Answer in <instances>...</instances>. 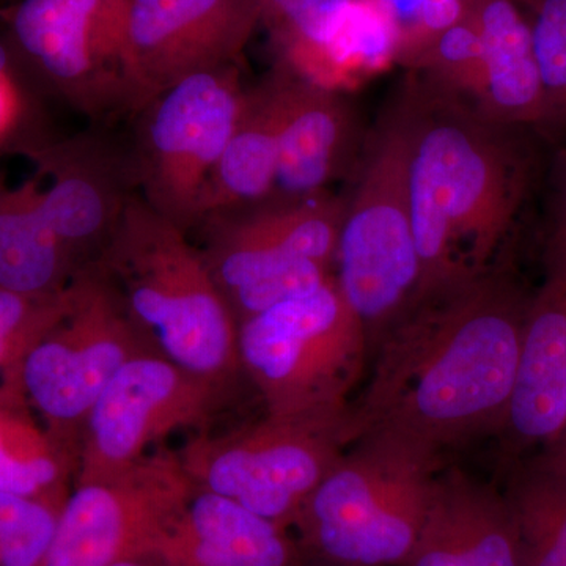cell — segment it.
Segmentation results:
<instances>
[{
    "label": "cell",
    "mask_w": 566,
    "mask_h": 566,
    "mask_svg": "<svg viewBox=\"0 0 566 566\" xmlns=\"http://www.w3.org/2000/svg\"><path fill=\"white\" fill-rule=\"evenodd\" d=\"M532 36L546 118L542 136L566 142V0H535Z\"/></svg>",
    "instance_id": "obj_26"
},
{
    "label": "cell",
    "mask_w": 566,
    "mask_h": 566,
    "mask_svg": "<svg viewBox=\"0 0 566 566\" xmlns=\"http://www.w3.org/2000/svg\"><path fill=\"white\" fill-rule=\"evenodd\" d=\"M41 178L10 185L0 175V289L48 297L65 292L76 264L41 207Z\"/></svg>",
    "instance_id": "obj_20"
},
{
    "label": "cell",
    "mask_w": 566,
    "mask_h": 566,
    "mask_svg": "<svg viewBox=\"0 0 566 566\" xmlns=\"http://www.w3.org/2000/svg\"><path fill=\"white\" fill-rule=\"evenodd\" d=\"M126 11L128 0H20L0 10V31L52 102L117 126L139 111Z\"/></svg>",
    "instance_id": "obj_7"
},
{
    "label": "cell",
    "mask_w": 566,
    "mask_h": 566,
    "mask_svg": "<svg viewBox=\"0 0 566 566\" xmlns=\"http://www.w3.org/2000/svg\"><path fill=\"white\" fill-rule=\"evenodd\" d=\"M279 65L316 84L331 85L333 57L357 0H259Z\"/></svg>",
    "instance_id": "obj_23"
},
{
    "label": "cell",
    "mask_w": 566,
    "mask_h": 566,
    "mask_svg": "<svg viewBox=\"0 0 566 566\" xmlns=\"http://www.w3.org/2000/svg\"><path fill=\"white\" fill-rule=\"evenodd\" d=\"M485 65L482 114L542 136L546 109L532 22L520 0H469Z\"/></svg>",
    "instance_id": "obj_19"
},
{
    "label": "cell",
    "mask_w": 566,
    "mask_h": 566,
    "mask_svg": "<svg viewBox=\"0 0 566 566\" xmlns=\"http://www.w3.org/2000/svg\"><path fill=\"white\" fill-rule=\"evenodd\" d=\"M63 504L0 493V566H41L54 542Z\"/></svg>",
    "instance_id": "obj_27"
},
{
    "label": "cell",
    "mask_w": 566,
    "mask_h": 566,
    "mask_svg": "<svg viewBox=\"0 0 566 566\" xmlns=\"http://www.w3.org/2000/svg\"><path fill=\"white\" fill-rule=\"evenodd\" d=\"M415 115L411 84L363 144L335 252V282L363 324L370 359L422 285L411 211Z\"/></svg>",
    "instance_id": "obj_5"
},
{
    "label": "cell",
    "mask_w": 566,
    "mask_h": 566,
    "mask_svg": "<svg viewBox=\"0 0 566 566\" xmlns=\"http://www.w3.org/2000/svg\"><path fill=\"white\" fill-rule=\"evenodd\" d=\"M469 0H423L415 41L403 54V61L415 62L439 33L455 24L464 17Z\"/></svg>",
    "instance_id": "obj_31"
},
{
    "label": "cell",
    "mask_w": 566,
    "mask_h": 566,
    "mask_svg": "<svg viewBox=\"0 0 566 566\" xmlns=\"http://www.w3.org/2000/svg\"><path fill=\"white\" fill-rule=\"evenodd\" d=\"M386 14L397 32V52L403 57L415 41L423 0H368Z\"/></svg>",
    "instance_id": "obj_32"
},
{
    "label": "cell",
    "mask_w": 566,
    "mask_h": 566,
    "mask_svg": "<svg viewBox=\"0 0 566 566\" xmlns=\"http://www.w3.org/2000/svg\"><path fill=\"white\" fill-rule=\"evenodd\" d=\"M17 2H20V0H0V10L14 6Z\"/></svg>",
    "instance_id": "obj_35"
},
{
    "label": "cell",
    "mask_w": 566,
    "mask_h": 566,
    "mask_svg": "<svg viewBox=\"0 0 566 566\" xmlns=\"http://www.w3.org/2000/svg\"><path fill=\"white\" fill-rule=\"evenodd\" d=\"M112 566H166L163 564L161 558L156 554H147V556L128 558V560L118 562Z\"/></svg>",
    "instance_id": "obj_33"
},
{
    "label": "cell",
    "mask_w": 566,
    "mask_h": 566,
    "mask_svg": "<svg viewBox=\"0 0 566 566\" xmlns=\"http://www.w3.org/2000/svg\"><path fill=\"white\" fill-rule=\"evenodd\" d=\"M241 365L268 412L344 411L370 364L367 337L335 277L238 324Z\"/></svg>",
    "instance_id": "obj_8"
},
{
    "label": "cell",
    "mask_w": 566,
    "mask_h": 566,
    "mask_svg": "<svg viewBox=\"0 0 566 566\" xmlns=\"http://www.w3.org/2000/svg\"><path fill=\"white\" fill-rule=\"evenodd\" d=\"M305 566H329V565L318 564V562L308 560V558H307V562H305Z\"/></svg>",
    "instance_id": "obj_36"
},
{
    "label": "cell",
    "mask_w": 566,
    "mask_h": 566,
    "mask_svg": "<svg viewBox=\"0 0 566 566\" xmlns=\"http://www.w3.org/2000/svg\"><path fill=\"white\" fill-rule=\"evenodd\" d=\"M61 464L24 428L0 416V493L41 497L54 486Z\"/></svg>",
    "instance_id": "obj_28"
},
{
    "label": "cell",
    "mask_w": 566,
    "mask_h": 566,
    "mask_svg": "<svg viewBox=\"0 0 566 566\" xmlns=\"http://www.w3.org/2000/svg\"><path fill=\"white\" fill-rule=\"evenodd\" d=\"M566 427V259L546 260L532 292L515 389L501 430L504 465L547 449Z\"/></svg>",
    "instance_id": "obj_16"
},
{
    "label": "cell",
    "mask_w": 566,
    "mask_h": 566,
    "mask_svg": "<svg viewBox=\"0 0 566 566\" xmlns=\"http://www.w3.org/2000/svg\"><path fill=\"white\" fill-rule=\"evenodd\" d=\"M166 566H305L290 528L208 490L189 495L155 551Z\"/></svg>",
    "instance_id": "obj_18"
},
{
    "label": "cell",
    "mask_w": 566,
    "mask_h": 566,
    "mask_svg": "<svg viewBox=\"0 0 566 566\" xmlns=\"http://www.w3.org/2000/svg\"><path fill=\"white\" fill-rule=\"evenodd\" d=\"M442 457L386 433L346 447L296 517L308 560L408 566L427 526Z\"/></svg>",
    "instance_id": "obj_4"
},
{
    "label": "cell",
    "mask_w": 566,
    "mask_h": 566,
    "mask_svg": "<svg viewBox=\"0 0 566 566\" xmlns=\"http://www.w3.org/2000/svg\"><path fill=\"white\" fill-rule=\"evenodd\" d=\"M240 63L202 71L153 96L129 118L142 199L189 233L243 107Z\"/></svg>",
    "instance_id": "obj_9"
},
{
    "label": "cell",
    "mask_w": 566,
    "mask_h": 566,
    "mask_svg": "<svg viewBox=\"0 0 566 566\" xmlns=\"http://www.w3.org/2000/svg\"><path fill=\"white\" fill-rule=\"evenodd\" d=\"M191 493L189 482L164 463L88 476L63 502L41 566H112L155 554Z\"/></svg>",
    "instance_id": "obj_12"
},
{
    "label": "cell",
    "mask_w": 566,
    "mask_h": 566,
    "mask_svg": "<svg viewBox=\"0 0 566 566\" xmlns=\"http://www.w3.org/2000/svg\"><path fill=\"white\" fill-rule=\"evenodd\" d=\"M348 411L268 412L214 446L202 465L203 490L293 528L308 495L352 444Z\"/></svg>",
    "instance_id": "obj_11"
},
{
    "label": "cell",
    "mask_w": 566,
    "mask_h": 566,
    "mask_svg": "<svg viewBox=\"0 0 566 566\" xmlns=\"http://www.w3.org/2000/svg\"><path fill=\"white\" fill-rule=\"evenodd\" d=\"M203 386L161 354L140 353L123 364L88 412L84 479L137 463L156 436L193 415Z\"/></svg>",
    "instance_id": "obj_15"
},
{
    "label": "cell",
    "mask_w": 566,
    "mask_h": 566,
    "mask_svg": "<svg viewBox=\"0 0 566 566\" xmlns=\"http://www.w3.org/2000/svg\"><path fill=\"white\" fill-rule=\"evenodd\" d=\"M54 106L0 31V163L29 161L65 134L55 123Z\"/></svg>",
    "instance_id": "obj_25"
},
{
    "label": "cell",
    "mask_w": 566,
    "mask_h": 566,
    "mask_svg": "<svg viewBox=\"0 0 566 566\" xmlns=\"http://www.w3.org/2000/svg\"><path fill=\"white\" fill-rule=\"evenodd\" d=\"M29 163L48 181L41 207L77 271L95 263L140 193L128 132L88 125L63 134Z\"/></svg>",
    "instance_id": "obj_13"
},
{
    "label": "cell",
    "mask_w": 566,
    "mask_h": 566,
    "mask_svg": "<svg viewBox=\"0 0 566 566\" xmlns=\"http://www.w3.org/2000/svg\"><path fill=\"white\" fill-rule=\"evenodd\" d=\"M279 163V118L271 74L245 88L243 107L207 189L200 218L271 199ZM196 226V223H193Z\"/></svg>",
    "instance_id": "obj_21"
},
{
    "label": "cell",
    "mask_w": 566,
    "mask_h": 566,
    "mask_svg": "<svg viewBox=\"0 0 566 566\" xmlns=\"http://www.w3.org/2000/svg\"><path fill=\"white\" fill-rule=\"evenodd\" d=\"M515 520L523 566H566V460L556 450L505 464L502 490Z\"/></svg>",
    "instance_id": "obj_22"
},
{
    "label": "cell",
    "mask_w": 566,
    "mask_h": 566,
    "mask_svg": "<svg viewBox=\"0 0 566 566\" xmlns=\"http://www.w3.org/2000/svg\"><path fill=\"white\" fill-rule=\"evenodd\" d=\"M408 566H471L444 506L439 502L438 486L433 509Z\"/></svg>",
    "instance_id": "obj_29"
},
{
    "label": "cell",
    "mask_w": 566,
    "mask_h": 566,
    "mask_svg": "<svg viewBox=\"0 0 566 566\" xmlns=\"http://www.w3.org/2000/svg\"><path fill=\"white\" fill-rule=\"evenodd\" d=\"M345 199L331 192L208 212L189 230L238 324L334 275Z\"/></svg>",
    "instance_id": "obj_6"
},
{
    "label": "cell",
    "mask_w": 566,
    "mask_h": 566,
    "mask_svg": "<svg viewBox=\"0 0 566 566\" xmlns=\"http://www.w3.org/2000/svg\"><path fill=\"white\" fill-rule=\"evenodd\" d=\"M148 345L196 378L241 365L238 322L188 232L134 197L95 262Z\"/></svg>",
    "instance_id": "obj_3"
},
{
    "label": "cell",
    "mask_w": 566,
    "mask_h": 566,
    "mask_svg": "<svg viewBox=\"0 0 566 566\" xmlns=\"http://www.w3.org/2000/svg\"><path fill=\"white\" fill-rule=\"evenodd\" d=\"M411 211L420 293L471 277L504 259L535 175L532 129L416 82Z\"/></svg>",
    "instance_id": "obj_2"
},
{
    "label": "cell",
    "mask_w": 566,
    "mask_h": 566,
    "mask_svg": "<svg viewBox=\"0 0 566 566\" xmlns=\"http://www.w3.org/2000/svg\"><path fill=\"white\" fill-rule=\"evenodd\" d=\"M148 348L98 264L91 263L71 279L61 315L24 349L22 385L41 415L76 422L118 368Z\"/></svg>",
    "instance_id": "obj_10"
},
{
    "label": "cell",
    "mask_w": 566,
    "mask_h": 566,
    "mask_svg": "<svg viewBox=\"0 0 566 566\" xmlns=\"http://www.w3.org/2000/svg\"><path fill=\"white\" fill-rule=\"evenodd\" d=\"M260 24L259 0H128L139 109L185 77L240 63Z\"/></svg>",
    "instance_id": "obj_14"
},
{
    "label": "cell",
    "mask_w": 566,
    "mask_h": 566,
    "mask_svg": "<svg viewBox=\"0 0 566 566\" xmlns=\"http://www.w3.org/2000/svg\"><path fill=\"white\" fill-rule=\"evenodd\" d=\"M547 449L556 450L558 455L564 457L566 460V430L562 433L560 438H558L553 446L547 447Z\"/></svg>",
    "instance_id": "obj_34"
},
{
    "label": "cell",
    "mask_w": 566,
    "mask_h": 566,
    "mask_svg": "<svg viewBox=\"0 0 566 566\" xmlns=\"http://www.w3.org/2000/svg\"><path fill=\"white\" fill-rule=\"evenodd\" d=\"M438 499L471 566H523L515 520L502 490L449 468L438 476Z\"/></svg>",
    "instance_id": "obj_24"
},
{
    "label": "cell",
    "mask_w": 566,
    "mask_h": 566,
    "mask_svg": "<svg viewBox=\"0 0 566 566\" xmlns=\"http://www.w3.org/2000/svg\"><path fill=\"white\" fill-rule=\"evenodd\" d=\"M562 259H566V142L551 166L545 227V262Z\"/></svg>",
    "instance_id": "obj_30"
},
{
    "label": "cell",
    "mask_w": 566,
    "mask_h": 566,
    "mask_svg": "<svg viewBox=\"0 0 566 566\" xmlns=\"http://www.w3.org/2000/svg\"><path fill=\"white\" fill-rule=\"evenodd\" d=\"M270 74L279 118L273 197L308 199L329 192L327 188L349 169L360 150L352 104L334 87L297 76L279 63Z\"/></svg>",
    "instance_id": "obj_17"
},
{
    "label": "cell",
    "mask_w": 566,
    "mask_h": 566,
    "mask_svg": "<svg viewBox=\"0 0 566 566\" xmlns=\"http://www.w3.org/2000/svg\"><path fill=\"white\" fill-rule=\"evenodd\" d=\"M531 296L504 259L420 293L376 348L349 403L352 442L386 433L442 457L497 434L515 389Z\"/></svg>",
    "instance_id": "obj_1"
}]
</instances>
